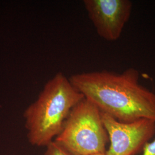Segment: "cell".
Segmentation results:
<instances>
[{"mask_svg":"<svg viewBox=\"0 0 155 155\" xmlns=\"http://www.w3.org/2000/svg\"><path fill=\"white\" fill-rule=\"evenodd\" d=\"M69 80L101 112L124 122L141 118L155 121V93L140 82L133 67L121 73L102 70L72 75Z\"/></svg>","mask_w":155,"mask_h":155,"instance_id":"cell-1","label":"cell"},{"mask_svg":"<svg viewBox=\"0 0 155 155\" xmlns=\"http://www.w3.org/2000/svg\"><path fill=\"white\" fill-rule=\"evenodd\" d=\"M84 98L69 78L57 73L24 113L29 143L46 147L61 133L72 109Z\"/></svg>","mask_w":155,"mask_h":155,"instance_id":"cell-2","label":"cell"},{"mask_svg":"<svg viewBox=\"0 0 155 155\" xmlns=\"http://www.w3.org/2000/svg\"><path fill=\"white\" fill-rule=\"evenodd\" d=\"M54 141L73 155L105 154L109 137L101 111L84 98L72 109Z\"/></svg>","mask_w":155,"mask_h":155,"instance_id":"cell-3","label":"cell"},{"mask_svg":"<svg viewBox=\"0 0 155 155\" xmlns=\"http://www.w3.org/2000/svg\"><path fill=\"white\" fill-rule=\"evenodd\" d=\"M101 113L110 141L105 155H135L155 134V121L153 120L141 118L132 122H121Z\"/></svg>","mask_w":155,"mask_h":155,"instance_id":"cell-4","label":"cell"},{"mask_svg":"<svg viewBox=\"0 0 155 155\" xmlns=\"http://www.w3.org/2000/svg\"><path fill=\"white\" fill-rule=\"evenodd\" d=\"M83 4L97 33L102 39H120L132 11L130 0H84Z\"/></svg>","mask_w":155,"mask_h":155,"instance_id":"cell-5","label":"cell"},{"mask_svg":"<svg viewBox=\"0 0 155 155\" xmlns=\"http://www.w3.org/2000/svg\"><path fill=\"white\" fill-rule=\"evenodd\" d=\"M44 155H73L62 148L54 141L46 147Z\"/></svg>","mask_w":155,"mask_h":155,"instance_id":"cell-6","label":"cell"},{"mask_svg":"<svg viewBox=\"0 0 155 155\" xmlns=\"http://www.w3.org/2000/svg\"><path fill=\"white\" fill-rule=\"evenodd\" d=\"M142 155H155V139L145 145Z\"/></svg>","mask_w":155,"mask_h":155,"instance_id":"cell-7","label":"cell"},{"mask_svg":"<svg viewBox=\"0 0 155 155\" xmlns=\"http://www.w3.org/2000/svg\"><path fill=\"white\" fill-rule=\"evenodd\" d=\"M105 155V154H98V155Z\"/></svg>","mask_w":155,"mask_h":155,"instance_id":"cell-8","label":"cell"}]
</instances>
